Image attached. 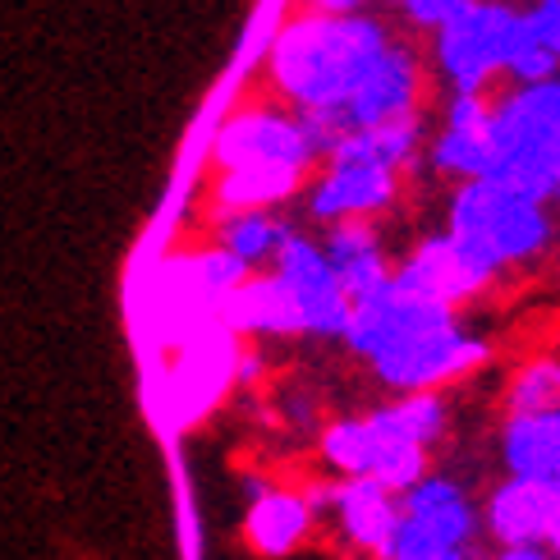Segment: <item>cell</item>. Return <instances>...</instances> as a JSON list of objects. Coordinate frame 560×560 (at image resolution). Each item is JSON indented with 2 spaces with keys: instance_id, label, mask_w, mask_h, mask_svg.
I'll use <instances>...</instances> for the list:
<instances>
[{
  "instance_id": "cell-1",
  "label": "cell",
  "mask_w": 560,
  "mask_h": 560,
  "mask_svg": "<svg viewBox=\"0 0 560 560\" xmlns=\"http://www.w3.org/2000/svg\"><path fill=\"white\" fill-rule=\"evenodd\" d=\"M345 345L390 390H436L487 363V340L459 326L451 303H436L390 280L354 303Z\"/></svg>"
},
{
  "instance_id": "cell-2",
  "label": "cell",
  "mask_w": 560,
  "mask_h": 560,
  "mask_svg": "<svg viewBox=\"0 0 560 560\" xmlns=\"http://www.w3.org/2000/svg\"><path fill=\"white\" fill-rule=\"evenodd\" d=\"M390 46L386 23L372 14L308 10L271 42V79L299 110H340Z\"/></svg>"
},
{
  "instance_id": "cell-3",
  "label": "cell",
  "mask_w": 560,
  "mask_h": 560,
  "mask_svg": "<svg viewBox=\"0 0 560 560\" xmlns=\"http://www.w3.org/2000/svg\"><path fill=\"white\" fill-rule=\"evenodd\" d=\"M446 230L497 271L538 262L556 244L551 202L520 194L515 184L492 179V175L455 184L451 207H446Z\"/></svg>"
},
{
  "instance_id": "cell-4",
  "label": "cell",
  "mask_w": 560,
  "mask_h": 560,
  "mask_svg": "<svg viewBox=\"0 0 560 560\" xmlns=\"http://www.w3.org/2000/svg\"><path fill=\"white\" fill-rule=\"evenodd\" d=\"M524 28V10L505 0H459L436 28V69L455 92H487L505 74L510 46Z\"/></svg>"
},
{
  "instance_id": "cell-5",
  "label": "cell",
  "mask_w": 560,
  "mask_h": 560,
  "mask_svg": "<svg viewBox=\"0 0 560 560\" xmlns=\"http://www.w3.org/2000/svg\"><path fill=\"white\" fill-rule=\"evenodd\" d=\"M317 161V148L303 115H280V110H244L235 120H225L217 133V166L221 175L230 171H290L308 175Z\"/></svg>"
},
{
  "instance_id": "cell-6",
  "label": "cell",
  "mask_w": 560,
  "mask_h": 560,
  "mask_svg": "<svg viewBox=\"0 0 560 560\" xmlns=\"http://www.w3.org/2000/svg\"><path fill=\"white\" fill-rule=\"evenodd\" d=\"M271 267L290 285V294L299 299L303 322H308V336H317V340H345L349 317H354V299L345 294L331 258H326V248L290 230V240H285V248L276 253Z\"/></svg>"
},
{
  "instance_id": "cell-7",
  "label": "cell",
  "mask_w": 560,
  "mask_h": 560,
  "mask_svg": "<svg viewBox=\"0 0 560 560\" xmlns=\"http://www.w3.org/2000/svg\"><path fill=\"white\" fill-rule=\"evenodd\" d=\"M497 267H487L474 248H464L451 230L446 235H428L423 244L409 248V258L395 267V280H400L405 290L423 294V299H436V303H469L478 294H487L497 285Z\"/></svg>"
},
{
  "instance_id": "cell-8",
  "label": "cell",
  "mask_w": 560,
  "mask_h": 560,
  "mask_svg": "<svg viewBox=\"0 0 560 560\" xmlns=\"http://www.w3.org/2000/svg\"><path fill=\"white\" fill-rule=\"evenodd\" d=\"M400 194V171L382 166V161H363V156H331L326 175L313 184L308 212L322 225L336 221H372L377 212L395 202Z\"/></svg>"
},
{
  "instance_id": "cell-9",
  "label": "cell",
  "mask_w": 560,
  "mask_h": 560,
  "mask_svg": "<svg viewBox=\"0 0 560 560\" xmlns=\"http://www.w3.org/2000/svg\"><path fill=\"white\" fill-rule=\"evenodd\" d=\"M560 524V487L510 474L492 487L482 501V528L497 547H524V542H551Z\"/></svg>"
},
{
  "instance_id": "cell-10",
  "label": "cell",
  "mask_w": 560,
  "mask_h": 560,
  "mask_svg": "<svg viewBox=\"0 0 560 560\" xmlns=\"http://www.w3.org/2000/svg\"><path fill=\"white\" fill-rule=\"evenodd\" d=\"M432 171L455 184L492 175V97L487 92H451L446 125L432 138Z\"/></svg>"
},
{
  "instance_id": "cell-11",
  "label": "cell",
  "mask_w": 560,
  "mask_h": 560,
  "mask_svg": "<svg viewBox=\"0 0 560 560\" xmlns=\"http://www.w3.org/2000/svg\"><path fill=\"white\" fill-rule=\"evenodd\" d=\"M418 97H423V74L409 46L390 42L382 60L368 69V79L354 88V97L345 106V120L363 129V125H386L400 115H418Z\"/></svg>"
},
{
  "instance_id": "cell-12",
  "label": "cell",
  "mask_w": 560,
  "mask_h": 560,
  "mask_svg": "<svg viewBox=\"0 0 560 560\" xmlns=\"http://www.w3.org/2000/svg\"><path fill=\"white\" fill-rule=\"evenodd\" d=\"M313 505H331V515H336L345 538L359 551L377 556V560L386 556L395 528H400V497H395L390 487L372 482V478H345L326 497H317Z\"/></svg>"
},
{
  "instance_id": "cell-13",
  "label": "cell",
  "mask_w": 560,
  "mask_h": 560,
  "mask_svg": "<svg viewBox=\"0 0 560 560\" xmlns=\"http://www.w3.org/2000/svg\"><path fill=\"white\" fill-rule=\"evenodd\" d=\"M221 331H240V336H308V322H303L299 299L290 294V285L271 276H244L235 290L221 303Z\"/></svg>"
},
{
  "instance_id": "cell-14",
  "label": "cell",
  "mask_w": 560,
  "mask_h": 560,
  "mask_svg": "<svg viewBox=\"0 0 560 560\" xmlns=\"http://www.w3.org/2000/svg\"><path fill=\"white\" fill-rule=\"evenodd\" d=\"M322 248H326V258H331L345 294L354 303L372 299V294L386 290L395 280V267H390L386 248H382V235L368 221H336L331 230H326Z\"/></svg>"
},
{
  "instance_id": "cell-15",
  "label": "cell",
  "mask_w": 560,
  "mask_h": 560,
  "mask_svg": "<svg viewBox=\"0 0 560 560\" xmlns=\"http://www.w3.org/2000/svg\"><path fill=\"white\" fill-rule=\"evenodd\" d=\"M400 510L409 520H418L423 528L441 533L459 547H474L478 542V528H482V510L469 501V492L455 482V478H441L428 474L423 482H413L409 492L400 497Z\"/></svg>"
},
{
  "instance_id": "cell-16",
  "label": "cell",
  "mask_w": 560,
  "mask_h": 560,
  "mask_svg": "<svg viewBox=\"0 0 560 560\" xmlns=\"http://www.w3.org/2000/svg\"><path fill=\"white\" fill-rule=\"evenodd\" d=\"M501 459L510 474L560 487V409L547 413H505Z\"/></svg>"
},
{
  "instance_id": "cell-17",
  "label": "cell",
  "mask_w": 560,
  "mask_h": 560,
  "mask_svg": "<svg viewBox=\"0 0 560 560\" xmlns=\"http://www.w3.org/2000/svg\"><path fill=\"white\" fill-rule=\"evenodd\" d=\"M313 515H317V505L308 497L285 492V487H271V492H258V501L248 505L244 533L262 556H285L308 538Z\"/></svg>"
},
{
  "instance_id": "cell-18",
  "label": "cell",
  "mask_w": 560,
  "mask_h": 560,
  "mask_svg": "<svg viewBox=\"0 0 560 560\" xmlns=\"http://www.w3.org/2000/svg\"><path fill=\"white\" fill-rule=\"evenodd\" d=\"M386 446H390V436L382 432V423L372 413L368 418H340V423H331L322 432V455L340 478H372Z\"/></svg>"
},
{
  "instance_id": "cell-19",
  "label": "cell",
  "mask_w": 560,
  "mask_h": 560,
  "mask_svg": "<svg viewBox=\"0 0 560 560\" xmlns=\"http://www.w3.org/2000/svg\"><path fill=\"white\" fill-rule=\"evenodd\" d=\"M372 418L409 446H436L441 432H446V405H441L436 390H400V400L372 409Z\"/></svg>"
},
{
  "instance_id": "cell-20",
  "label": "cell",
  "mask_w": 560,
  "mask_h": 560,
  "mask_svg": "<svg viewBox=\"0 0 560 560\" xmlns=\"http://www.w3.org/2000/svg\"><path fill=\"white\" fill-rule=\"evenodd\" d=\"M290 225H280L271 217V207H258V212H230L221 225V248H230L235 258L258 271L262 262H276V253L285 248Z\"/></svg>"
},
{
  "instance_id": "cell-21",
  "label": "cell",
  "mask_w": 560,
  "mask_h": 560,
  "mask_svg": "<svg viewBox=\"0 0 560 560\" xmlns=\"http://www.w3.org/2000/svg\"><path fill=\"white\" fill-rule=\"evenodd\" d=\"M560 409V359L538 354L520 363L505 382V413H547Z\"/></svg>"
},
{
  "instance_id": "cell-22",
  "label": "cell",
  "mask_w": 560,
  "mask_h": 560,
  "mask_svg": "<svg viewBox=\"0 0 560 560\" xmlns=\"http://www.w3.org/2000/svg\"><path fill=\"white\" fill-rule=\"evenodd\" d=\"M382 560H474V547H459L451 538H441V533L423 528L400 510V528H395V538H390Z\"/></svg>"
},
{
  "instance_id": "cell-23",
  "label": "cell",
  "mask_w": 560,
  "mask_h": 560,
  "mask_svg": "<svg viewBox=\"0 0 560 560\" xmlns=\"http://www.w3.org/2000/svg\"><path fill=\"white\" fill-rule=\"evenodd\" d=\"M505 79H510V83H547V79H560V60H556V51H547V46L533 37L528 28H520L515 46H510Z\"/></svg>"
},
{
  "instance_id": "cell-24",
  "label": "cell",
  "mask_w": 560,
  "mask_h": 560,
  "mask_svg": "<svg viewBox=\"0 0 560 560\" xmlns=\"http://www.w3.org/2000/svg\"><path fill=\"white\" fill-rule=\"evenodd\" d=\"M524 28L538 37L547 51H556V60H560V0H533V5L524 10Z\"/></svg>"
},
{
  "instance_id": "cell-25",
  "label": "cell",
  "mask_w": 560,
  "mask_h": 560,
  "mask_svg": "<svg viewBox=\"0 0 560 560\" xmlns=\"http://www.w3.org/2000/svg\"><path fill=\"white\" fill-rule=\"evenodd\" d=\"M400 5V14L413 23V28H428V33H436L441 23L451 19V10L459 5V0H395Z\"/></svg>"
},
{
  "instance_id": "cell-26",
  "label": "cell",
  "mask_w": 560,
  "mask_h": 560,
  "mask_svg": "<svg viewBox=\"0 0 560 560\" xmlns=\"http://www.w3.org/2000/svg\"><path fill=\"white\" fill-rule=\"evenodd\" d=\"M492 560H556V551L547 542H524V547H497Z\"/></svg>"
},
{
  "instance_id": "cell-27",
  "label": "cell",
  "mask_w": 560,
  "mask_h": 560,
  "mask_svg": "<svg viewBox=\"0 0 560 560\" xmlns=\"http://www.w3.org/2000/svg\"><path fill=\"white\" fill-rule=\"evenodd\" d=\"M313 10H326V14H359L368 0H308Z\"/></svg>"
},
{
  "instance_id": "cell-28",
  "label": "cell",
  "mask_w": 560,
  "mask_h": 560,
  "mask_svg": "<svg viewBox=\"0 0 560 560\" xmlns=\"http://www.w3.org/2000/svg\"><path fill=\"white\" fill-rule=\"evenodd\" d=\"M551 551H556V560H560V524H556V533H551V542H547Z\"/></svg>"
}]
</instances>
